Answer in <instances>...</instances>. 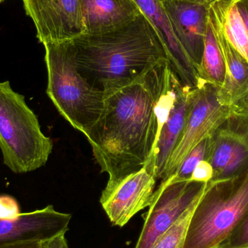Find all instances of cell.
I'll list each match as a JSON object with an SVG mask.
<instances>
[{"mask_svg":"<svg viewBox=\"0 0 248 248\" xmlns=\"http://www.w3.org/2000/svg\"><path fill=\"white\" fill-rule=\"evenodd\" d=\"M169 71V62H164L135 82L106 93L101 116L86 136L102 173L109 176L100 198L149 163L155 166L157 103Z\"/></svg>","mask_w":248,"mask_h":248,"instance_id":"1","label":"cell"},{"mask_svg":"<svg viewBox=\"0 0 248 248\" xmlns=\"http://www.w3.org/2000/svg\"><path fill=\"white\" fill-rule=\"evenodd\" d=\"M78 71L105 94L140 79L168 62L153 26L141 13L110 31L82 33L73 40Z\"/></svg>","mask_w":248,"mask_h":248,"instance_id":"2","label":"cell"},{"mask_svg":"<svg viewBox=\"0 0 248 248\" xmlns=\"http://www.w3.org/2000/svg\"><path fill=\"white\" fill-rule=\"evenodd\" d=\"M43 45L46 94L60 114L86 137L101 116L106 94L78 71L73 40Z\"/></svg>","mask_w":248,"mask_h":248,"instance_id":"3","label":"cell"},{"mask_svg":"<svg viewBox=\"0 0 248 248\" xmlns=\"http://www.w3.org/2000/svg\"><path fill=\"white\" fill-rule=\"evenodd\" d=\"M248 214V166L231 177L207 182L183 248H217Z\"/></svg>","mask_w":248,"mask_h":248,"instance_id":"4","label":"cell"},{"mask_svg":"<svg viewBox=\"0 0 248 248\" xmlns=\"http://www.w3.org/2000/svg\"><path fill=\"white\" fill-rule=\"evenodd\" d=\"M52 147L24 96L8 81L0 82V150L4 164L15 173L33 171L46 164Z\"/></svg>","mask_w":248,"mask_h":248,"instance_id":"5","label":"cell"},{"mask_svg":"<svg viewBox=\"0 0 248 248\" xmlns=\"http://www.w3.org/2000/svg\"><path fill=\"white\" fill-rule=\"evenodd\" d=\"M234 106L221 100L219 88L202 81L191 90L190 107L180 141L170 155L161 182L171 177L185 156L214 131L230 116Z\"/></svg>","mask_w":248,"mask_h":248,"instance_id":"6","label":"cell"},{"mask_svg":"<svg viewBox=\"0 0 248 248\" xmlns=\"http://www.w3.org/2000/svg\"><path fill=\"white\" fill-rule=\"evenodd\" d=\"M207 182L174 180L161 182L155 191L144 226L134 248H150L202 196Z\"/></svg>","mask_w":248,"mask_h":248,"instance_id":"7","label":"cell"},{"mask_svg":"<svg viewBox=\"0 0 248 248\" xmlns=\"http://www.w3.org/2000/svg\"><path fill=\"white\" fill-rule=\"evenodd\" d=\"M208 161L214 170L211 180L231 177L248 167L247 113L234 106L230 116L212 134Z\"/></svg>","mask_w":248,"mask_h":248,"instance_id":"8","label":"cell"},{"mask_svg":"<svg viewBox=\"0 0 248 248\" xmlns=\"http://www.w3.org/2000/svg\"><path fill=\"white\" fill-rule=\"evenodd\" d=\"M41 43L74 40L84 33L79 0H22Z\"/></svg>","mask_w":248,"mask_h":248,"instance_id":"9","label":"cell"},{"mask_svg":"<svg viewBox=\"0 0 248 248\" xmlns=\"http://www.w3.org/2000/svg\"><path fill=\"white\" fill-rule=\"evenodd\" d=\"M155 166L148 164L122 181L100 202L110 223L123 227L140 211L149 207L155 191Z\"/></svg>","mask_w":248,"mask_h":248,"instance_id":"10","label":"cell"},{"mask_svg":"<svg viewBox=\"0 0 248 248\" xmlns=\"http://www.w3.org/2000/svg\"><path fill=\"white\" fill-rule=\"evenodd\" d=\"M72 216L52 205L14 217H0V246L26 241H46L65 234Z\"/></svg>","mask_w":248,"mask_h":248,"instance_id":"11","label":"cell"},{"mask_svg":"<svg viewBox=\"0 0 248 248\" xmlns=\"http://www.w3.org/2000/svg\"><path fill=\"white\" fill-rule=\"evenodd\" d=\"M162 4L178 42L199 71L205 48L209 5L184 0H165Z\"/></svg>","mask_w":248,"mask_h":248,"instance_id":"12","label":"cell"},{"mask_svg":"<svg viewBox=\"0 0 248 248\" xmlns=\"http://www.w3.org/2000/svg\"><path fill=\"white\" fill-rule=\"evenodd\" d=\"M154 28L167 55L169 65L182 85L189 89L202 83L199 71L175 36L160 0H134Z\"/></svg>","mask_w":248,"mask_h":248,"instance_id":"13","label":"cell"},{"mask_svg":"<svg viewBox=\"0 0 248 248\" xmlns=\"http://www.w3.org/2000/svg\"><path fill=\"white\" fill-rule=\"evenodd\" d=\"M191 90L182 85L176 75L172 79V90L163 119L155 150V172L162 180L168 161L185 130L191 101Z\"/></svg>","mask_w":248,"mask_h":248,"instance_id":"14","label":"cell"},{"mask_svg":"<svg viewBox=\"0 0 248 248\" xmlns=\"http://www.w3.org/2000/svg\"><path fill=\"white\" fill-rule=\"evenodd\" d=\"M84 33L110 31L141 14L134 0H79Z\"/></svg>","mask_w":248,"mask_h":248,"instance_id":"15","label":"cell"},{"mask_svg":"<svg viewBox=\"0 0 248 248\" xmlns=\"http://www.w3.org/2000/svg\"><path fill=\"white\" fill-rule=\"evenodd\" d=\"M209 19L221 46L227 66L225 82L219 88L221 100L234 106L248 94V61L229 42L224 34L218 15L209 5Z\"/></svg>","mask_w":248,"mask_h":248,"instance_id":"16","label":"cell"},{"mask_svg":"<svg viewBox=\"0 0 248 248\" xmlns=\"http://www.w3.org/2000/svg\"><path fill=\"white\" fill-rule=\"evenodd\" d=\"M217 12L229 42L248 61V34L235 0H216L211 4Z\"/></svg>","mask_w":248,"mask_h":248,"instance_id":"17","label":"cell"},{"mask_svg":"<svg viewBox=\"0 0 248 248\" xmlns=\"http://www.w3.org/2000/svg\"><path fill=\"white\" fill-rule=\"evenodd\" d=\"M201 80L221 88L227 77L225 60L208 16L205 48L199 70Z\"/></svg>","mask_w":248,"mask_h":248,"instance_id":"18","label":"cell"},{"mask_svg":"<svg viewBox=\"0 0 248 248\" xmlns=\"http://www.w3.org/2000/svg\"><path fill=\"white\" fill-rule=\"evenodd\" d=\"M211 145L212 135L201 141L185 156L174 174L170 178L174 180H190L196 166L201 161L208 160Z\"/></svg>","mask_w":248,"mask_h":248,"instance_id":"19","label":"cell"},{"mask_svg":"<svg viewBox=\"0 0 248 248\" xmlns=\"http://www.w3.org/2000/svg\"><path fill=\"white\" fill-rule=\"evenodd\" d=\"M196 205L188 209L150 248H183L189 221Z\"/></svg>","mask_w":248,"mask_h":248,"instance_id":"20","label":"cell"},{"mask_svg":"<svg viewBox=\"0 0 248 248\" xmlns=\"http://www.w3.org/2000/svg\"><path fill=\"white\" fill-rule=\"evenodd\" d=\"M217 248H248V214Z\"/></svg>","mask_w":248,"mask_h":248,"instance_id":"21","label":"cell"},{"mask_svg":"<svg viewBox=\"0 0 248 248\" xmlns=\"http://www.w3.org/2000/svg\"><path fill=\"white\" fill-rule=\"evenodd\" d=\"M19 214L18 205L14 198L7 195L0 196V217H14Z\"/></svg>","mask_w":248,"mask_h":248,"instance_id":"22","label":"cell"},{"mask_svg":"<svg viewBox=\"0 0 248 248\" xmlns=\"http://www.w3.org/2000/svg\"><path fill=\"white\" fill-rule=\"evenodd\" d=\"M214 170L208 160L201 161L195 168L192 173V180L208 182L212 179Z\"/></svg>","mask_w":248,"mask_h":248,"instance_id":"23","label":"cell"},{"mask_svg":"<svg viewBox=\"0 0 248 248\" xmlns=\"http://www.w3.org/2000/svg\"><path fill=\"white\" fill-rule=\"evenodd\" d=\"M65 234H61L42 242L43 248H68Z\"/></svg>","mask_w":248,"mask_h":248,"instance_id":"24","label":"cell"},{"mask_svg":"<svg viewBox=\"0 0 248 248\" xmlns=\"http://www.w3.org/2000/svg\"><path fill=\"white\" fill-rule=\"evenodd\" d=\"M0 248H43L42 241H26L0 246Z\"/></svg>","mask_w":248,"mask_h":248,"instance_id":"25","label":"cell"},{"mask_svg":"<svg viewBox=\"0 0 248 248\" xmlns=\"http://www.w3.org/2000/svg\"><path fill=\"white\" fill-rule=\"evenodd\" d=\"M235 3L247 29L248 34V0H235Z\"/></svg>","mask_w":248,"mask_h":248,"instance_id":"26","label":"cell"},{"mask_svg":"<svg viewBox=\"0 0 248 248\" xmlns=\"http://www.w3.org/2000/svg\"><path fill=\"white\" fill-rule=\"evenodd\" d=\"M234 106H236L237 108L243 110V111H244L245 113H246L247 114H248V94L246 98L243 99L241 102L237 103V104Z\"/></svg>","mask_w":248,"mask_h":248,"instance_id":"27","label":"cell"},{"mask_svg":"<svg viewBox=\"0 0 248 248\" xmlns=\"http://www.w3.org/2000/svg\"><path fill=\"white\" fill-rule=\"evenodd\" d=\"M160 1H165V0H160ZM184 1H190V2L199 3V4H212L216 0H184Z\"/></svg>","mask_w":248,"mask_h":248,"instance_id":"28","label":"cell"},{"mask_svg":"<svg viewBox=\"0 0 248 248\" xmlns=\"http://www.w3.org/2000/svg\"><path fill=\"white\" fill-rule=\"evenodd\" d=\"M4 1H5V0H0V3L3 2Z\"/></svg>","mask_w":248,"mask_h":248,"instance_id":"29","label":"cell"}]
</instances>
